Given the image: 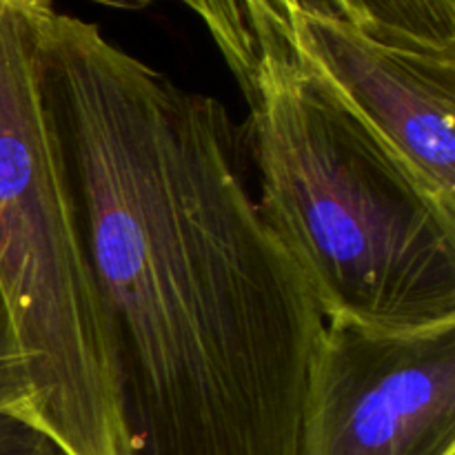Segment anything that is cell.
<instances>
[{
  "mask_svg": "<svg viewBox=\"0 0 455 455\" xmlns=\"http://www.w3.org/2000/svg\"><path fill=\"white\" fill-rule=\"evenodd\" d=\"M249 114L258 207L324 320L455 323V212L305 67L267 69Z\"/></svg>",
  "mask_w": 455,
  "mask_h": 455,
  "instance_id": "2",
  "label": "cell"
},
{
  "mask_svg": "<svg viewBox=\"0 0 455 455\" xmlns=\"http://www.w3.org/2000/svg\"><path fill=\"white\" fill-rule=\"evenodd\" d=\"M53 13V0H0V287L27 418L69 455H129L109 327L44 93Z\"/></svg>",
  "mask_w": 455,
  "mask_h": 455,
  "instance_id": "3",
  "label": "cell"
},
{
  "mask_svg": "<svg viewBox=\"0 0 455 455\" xmlns=\"http://www.w3.org/2000/svg\"><path fill=\"white\" fill-rule=\"evenodd\" d=\"M207 27L247 105L271 67L298 65L293 22L300 13L338 18L413 52L455 53V0H180Z\"/></svg>",
  "mask_w": 455,
  "mask_h": 455,
  "instance_id": "6",
  "label": "cell"
},
{
  "mask_svg": "<svg viewBox=\"0 0 455 455\" xmlns=\"http://www.w3.org/2000/svg\"><path fill=\"white\" fill-rule=\"evenodd\" d=\"M300 455H455V323L378 331L327 320Z\"/></svg>",
  "mask_w": 455,
  "mask_h": 455,
  "instance_id": "4",
  "label": "cell"
},
{
  "mask_svg": "<svg viewBox=\"0 0 455 455\" xmlns=\"http://www.w3.org/2000/svg\"><path fill=\"white\" fill-rule=\"evenodd\" d=\"M293 53L440 204L455 212V53L395 47L318 13L296 18Z\"/></svg>",
  "mask_w": 455,
  "mask_h": 455,
  "instance_id": "5",
  "label": "cell"
},
{
  "mask_svg": "<svg viewBox=\"0 0 455 455\" xmlns=\"http://www.w3.org/2000/svg\"><path fill=\"white\" fill-rule=\"evenodd\" d=\"M0 455H69L36 422L0 407Z\"/></svg>",
  "mask_w": 455,
  "mask_h": 455,
  "instance_id": "8",
  "label": "cell"
},
{
  "mask_svg": "<svg viewBox=\"0 0 455 455\" xmlns=\"http://www.w3.org/2000/svg\"><path fill=\"white\" fill-rule=\"evenodd\" d=\"M93 3L114 9H142L151 3H158V0H93Z\"/></svg>",
  "mask_w": 455,
  "mask_h": 455,
  "instance_id": "9",
  "label": "cell"
},
{
  "mask_svg": "<svg viewBox=\"0 0 455 455\" xmlns=\"http://www.w3.org/2000/svg\"><path fill=\"white\" fill-rule=\"evenodd\" d=\"M0 407L13 409L27 418L25 371H22L20 349H18L3 287H0Z\"/></svg>",
  "mask_w": 455,
  "mask_h": 455,
  "instance_id": "7",
  "label": "cell"
},
{
  "mask_svg": "<svg viewBox=\"0 0 455 455\" xmlns=\"http://www.w3.org/2000/svg\"><path fill=\"white\" fill-rule=\"evenodd\" d=\"M43 80L129 455H300L327 320L262 218L229 111L58 9Z\"/></svg>",
  "mask_w": 455,
  "mask_h": 455,
  "instance_id": "1",
  "label": "cell"
}]
</instances>
